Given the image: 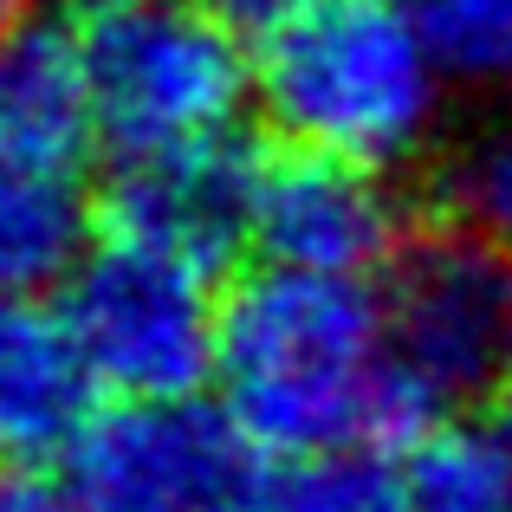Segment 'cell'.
<instances>
[{
  "mask_svg": "<svg viewBox=\"0 0 512 512\" xmlns=\"http://www.w3.org/2000/svg\"><path fill=\"white\" fill-rule=\"evenodd\" d=\"M448 85L409 0H299L253 52V104L279 143L370 169H402L435 143Z\"/></svg>",
  "mask_w": 512,
  "mask_h": 512,
  "instance_id": "7a4b0ae2",
  "label": "cell"
},
{
  "mask_svg": "<svg viewBox=\"0 0 512 512\" xmlns=\"http://www.w3.org/2000/svg\"><path fill=\"white\" fill-rule=\"evenodd\" d=\"M441 188H448L454 221L480 227L487 240H500L512 253V104L500 117H487V124L454 150Z\"/></svg>",
  "mask_w": 512,
  "mask_h": 512,
  "instance_id": "9a60e30c",
  "label": "cell"
},
{
  "mask_svg": "<svg viewBox=\"0 0 512 512\" xmlns=\"http://www.w3.org/2000/svg\"><path fill=\"white\" fill-rule=\"evenodd\" d=\"M26 7H33V0H0V33H13V26L26 20Z\"/></svg>",
  "mask_w": 512,
  "mask_h": 512,
  "instance_id": "d6986e66",
  "label": "cell"
},
{
  "mask_svg": "<svg viewBox=\"0 0 512 512\" xmlns=\"http://www.w3.org/2000/svg\"><path fill=\"white\" fill-rule=\"evenodd\" d=\"M98 143L117 163L240 137L253 104L247 26L214 0H130L85 26Z\"/></svg>",
  "mask_w": 512,
  "mask_h": 512,
  "instance_id": "3957f363",
  "label": "cell"
},
{
  "mask_svg": "<svg viewBox=\"0 0 512 512\" xmlns=\"http://www.w3.org/2000/svg\"><path fill=\"white\" fill-rule=\"evenodd\" d=\"M91 201L78 169L0 150V299L65 292L91 253Z\"/></svg>",
  "mask_w": 512,
  "mask_h": 512,
  "instance_id": "8fae6325",
  "label": "cell"
},
{
  "mask_svg": "<svg viewBox=\"0 0 512 512\" xmlns=\"http://www.w3.org/2000/svg\"><path fill=\"white\" fill-rule=\"evenodd\" d=\"M0 512H85L78 493L65 487V474L26 461H0Z\"/></svg>",
  "mask_w": 512,
  "mask_h": 512,
  "instance_id": "2e32d148",
  "label": "cell"
},
{
  "mask_svg": "<svg viewBox=\"0 0 512 512\" xmlns=\"http://www.w3.org/2000/svg\"><path fill=\"white\" fill-rule=\"evenodd\" d=\"M415 512H512V402L454 409L409 454Z\"/></svg>",
  "mask_w": 512,
  "mask_h": 512,
  "instance_id": "7c38bea8",
  "label": "cell"
},
{
  "mask_svg": "<svg viewBox=\"0 0 512 512\" xmlns=\"http://www.w3.org/2000/svg\"><path fill=\"white\" fill-rule=\"evenodd\" d=\"M506 299L512 260L500 240L467 221L409 234L383 266L389 357L441 409H467L506 376Z\"/></svg>",
  "mask_w": 512,
  "mask_h": 512,
  "instance_id": "8992f818",
  "label": "cell"
},
{
  "mask_svg": "<svg viewBox=\"0 0 512 512\" xmlns=\"http://www.w3.org/2000/svg\"><path fill=\"white\" fill-rule=\"evenodd\" d=\"M98 370L46 299H0V461H65L98 415Z\"/></svg>",
  "mask_w": 512,
  "mask_h": 512,
  "instance_id": "9c48e42d",
  "label": "cell"
},
{
  "mask_svg": "<svg viewBox=\"0 0 512 512\" xmlns=\"http://www.w3.org/2000/svg\"><path fill=\"white\" fill-rule=\"evenodd\" d=\"M253 175H260V156L240 137L137 156V163H117L104 188V227L221 273L240 247H253Z\"/></svg>",
  "mask_w": 512,
  "mask_h": 512,
  "instance_id": "ba28073f",
  "label": "cell"
},
{
  "mask_svg": "<svg viewBox=\"0 0 512 512\" xmlns=\"http://www.w3.org/2000/svg\"><path fill=\"white\" fill-rule=\"evenodd\" d=\"M0 150L78 169L98 150V91L85 33L65 20H20L0 33Z\"/></svg>",
  "mask_w": 512,
  "mask_h": 512,
  "instance_id": "30bf717a",
  "label": "cell"
},
{
  "mask_svg": "<svg viewBox=\"0 0 512 512\" xmlns=\"http://www.w3.org/2000/svg\"><path fill=\"white\" fill-rule=\"evenodd\" d=\"M383 376L389 318L376 279L260 260L221 292L214 389L273 461L370 448Z\"/></svg>",
  "mask_w": 512,
  "mask_h": 512,
  "instance_id": "6da1fadb",
  "label": "cell"
},
{
  "mask_svg": "<svg viewBox=\"0 0 512 512\" xmlns=\"http://www.w3.org/2000/svg\"><path fill=\"white\" fill-rule=\"evenodd\" d=\"M214 7H221L227 20H240L247 33H266V26H273L279 13H292L299 0H214Z\"/></svg>",
  "mask_w": 512,
  "mask_h": 512,
  "instance_id": "ac0fdd59",
  "label": "cell"
},
{
  "mask_svg": "<svg viewBox=\"0 0 512 512\" xmlns=\"http://www.w3.org/2000/svg\"><path fill=\"white\" fill-rule=\"evenodd\" d=\"M266 512H415L409 467L389 448H325L273 474Z\"/></svg>",
  "mask_w": 512,
  "mask_h": 512,
  "instance_id": "4fadbf2b",
  "label": "cell"
},
{
  "mask_svg": "<svg viewBox=\"0 0 512 512\" xmlns=\"http://www.w3.org/2000/svg\"><path fill=\"white\" fill-rule=\"evenodd\" d=\"M441 72L474 91H512V0H409Z\"/></svg>",
  "mask_w": 512,
  "mask_h": 512,
  "instance_id": "5bb4252c",
  "label": "cell"
},
{
  "mask_svg": "<svg viewBox=\"0 0 512 512\" xmlns=\"http://www.w3.org/2000/svg\"><path fill=\"white\" fill-rule=\"evenodd\" d=\"M65 325L117 402L201 396L221 357L214 273L169 247L111 234L65 279Z\"/></svg>",
  "mask_w": 512,
  "mask_h": 512,
  "instance_id": "277c9868",
  "label": "cell"
},
{
  "mask_svg": "<svg viewBox=\"0 0 512 512\" xmlns=\"http://www.w3.org/2000/svg\"><path fill=\"white\" fill-rule=\"evenodd\" d=\"M506 383H512V299H506Z\"/></svg>",
  "mask_w": 512,
  "mask_h": 512,
  "instance_id": "ffe728a7",
  "label": "cell"
},
{
  "mask_svg": "<svg viewBox=\"0 0 512 512\" xmlns=\"http://www.w3.org/2000/svg\"><path fill=\"white\" fill-rule=\"evenodd\" d=\"M266 461L221 402L175 396L98 409L59 474L85 512H266Z\"/></svg>",
  "mask_w": 512,
  "mask_h": 512,
  "instance_id": "5b68a950",
  "label": "cell"
},
{
  "mask_svg": "<svg viewBox=\"0 0 512 512\" xmlns=\"http://www.w3.org/2000/svg\"><path fill=\"white\" fill-rule=\"evenodd\" d=\"M39 7L65 26H98V20H111V13H124L130 0H39Z\"/></svg>",
  "mask_w": 512,
  "mask_h": 512,
  "instance_id": "e0dca14e",
  "label": "cell"
},
{
  "mask_svg": "<svg viewBox=\"0 0 512 512\" xmlns=\"http://www.w3.org/2000/svg\"><path fill=\"white\" fill-rule=\"evenodd\" d=\"M389 169L350 163V156L299 150L260 156L253 175V253L305 273H363L376 279L415 234L402 214Z\"/></svg>",
  "mask_w": 512,
  "mask_h": 512,
  "instance_id": "52a82bcc",
  "label": "cell"
}]
</instances>
